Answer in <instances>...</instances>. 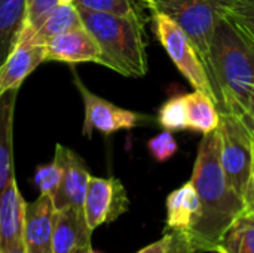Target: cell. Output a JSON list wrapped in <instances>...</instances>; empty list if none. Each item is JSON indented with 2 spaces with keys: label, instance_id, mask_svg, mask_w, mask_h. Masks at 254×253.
Wrapping results in <instances>:
<instances>
[{
  "label": "cell",
  "instance_id": "4316f807",
  "mask_svg": "<svg viewBox=\"0 0 254 253\" xmlns=\"http://www.w3.org/2000/svg\"><path fill=\"white\" fill-rule=\"evenodd\" d=\"M171 233H173V240L168 253H196L188 233H180V231H171Z\"/></svg>",
  "mask_w": 254,
  "mask_h": 253
},
{
  "label": "cell",
  "instance_id": "1f68e13d",
  "mask_svg": "<svg viewBox=\"0 0 254 253\" xmlns=\"http://www.w3.org/2000/svg\"><path fill=\"white\" fill-rule=\"evenodd\" d=\"M143 1H144L146 7H149V9L152 10V7H153V0H143Z\"/></svg>",
  "mask_w": 254,
  "mask_h": 253
},
{
  "label": "cell",
  "instance_id": "484cf974",
  "mask_svg": "<svg viewBox=\"0 0 254 253\" xmlns=\"http://www.w3.org/2000/svg\"><path fill=\"white\" fill-rule=\"evenodd\" d=\"M60 3V0H25L27 19L25 25L30 28L37 27V24Z\"/></svg>",
  "mask_w": 254,
  "mask_h": 253
},
{
  "label": "cell",
  "instance_id": "d6986e66",
  "mask_svg": "<svg viewBox=\"0 0 254 253\" xmlns=\"http://www.w3.org/2000/svg\"><path fill=\"white\" fill-rule=\"evenodd\" d=\"M188 112V130L208 134L219 127L220 115L216 103L207 94L193 91L185 95Z\"/></svg>",
  "mask_w": 254,
  "mask_h": 253
},
{
  "label": "cell",
  "instance_id": "4dcf8cb0",
  "mask_svg": "<svg viewBox=\"0 0 254 253\" xmlns=\"http://www.w3.org/2000/svg\"><path fill=\"white\" fill-rule=\"evenodd\" d=\"M92 246L91 248H74L71 253H92Z\"/></svg>",
  "mask_w": 254,
  "mask_h": 253
},
{
  "label": "cell",
  "instance_id": "6da1fadb",
  "mask_svg": "<svg viewBox=\"0 0 254 253\" xmlns=\"http://www.w3.org/2000/svg\"><path fill=\"white\" fill-rule=\"evenodd\" d=\"M190 182L201 203L199 219L189 233L190 242L196 253L216 252L223 234L246 207L243 197L232 189L223 173L217 130L204 134Z\"/></svg>",
  "mask_w": 254,
  "mask_h": 253
},
{
  "label": "cell",
  "instance_id": "44dd1931",
  "mask_svg": "<svg viewBox=\"0 0 254 253\" xmlns=\"http://www.w3.org/2000/svg\"><path fill=\"white\" fill-rule=\"evenodd\" d=\"M73 3L97 12L134 18H144L143 6H146L143 0H74Z\"/></svg>",
  "mask_w": 254,
  "mask_h": 253
},
{
  "label": "cell",
  "instance_id": "7402d4cb",
  "mask_svg": "<svg viewBox=\"0 0 254 253\" xmlns=\"http://www.w3.org/2000/svg\"><path fill=\"white\" fill-rule=\"evenodd\" d=\"M158 124L167 131L188 130V112L185 95H177L165 101L158 113Z\"/></svg>",
  "mask_w": 254,
  "mask_h": 253
},
{
  "label": "cell",
  "instance_id": "e0dca14e",
  "mask_svg": "<svg viewBox=\"0 0 254 253\" xmlns=\"http://www.w3.org/2000/svg\"><path fill=\"white\" fill-rule=\"evenodd\" d=\"M25 19V0H0V66L16 46Z\"/></svg>",
  "mask_w": 254,
  "mask_h": 253
},
{
  "label": "cell",
  "instance_id": "8992f818",
  "mask_svg": "<svg viewBox=\"0 0 254 253\" xmlns=\"http://www.w3.org/2000/svg\"><path fill=\"white\" fill-rule=\"evenodd\" d=\"M152 21L158 40L161 42L179 72L188 79L195 91L207 94L216 103L208 72L188 34L168 15L159 10H152Z\"/></svg>",
  "mask_w": 254,
  "mask_h": 253
},
{
  "label": "cell",
  "instance_id": "ac0fdd59",
  "mask_svg": "<svg viewBox=\"0 0 254 253\" xmlns=\"http://www.w3.org/2000/svg\"><path fill=\"white\" fill-rule=\"evenodd\" d=\"M83 22L73 3H58L34 28H30L33 39L37 43H46L49 39L68 30L82 27Z\"/></svg>",
  "mask_w": 254,
  "mask_h": 253
},
{
  "label": "cell",
  "instance_id": "5bb4252c",
  "mask_svg": "<svg viewBox=\"0 0 254 253\" xmlns=\"http://www.w3.org/2000/svg\"><path fill=\"white\" fill-rule=\"evenodd\" d=\"M85 213L71 207L57 210L52 246L54 253H71L74 248H91V234Z\"/></svg>",
  "mask_w": 254,
  "mask_h": 253
},
{
  "label": "cell",
  "instance_id": "e575fe53",
  "mask_svg": "<svg viewBox=\"0 0 254 253\" xmlns=\"http://www.w3.org/2000/svg\"><path fill=\"white\" fill-rule=\"evenodd\" d=\"M216 253H225V252H223V251H217V252H216Z\"/></svg>",
  "mask_w": 254,
  "mask_h": 253
},
{
  "label": "cell",
  "instance_id": "7c38bea8",
  "mask_svg": "<svg viewBox=\"0 0 254 253\" xmlns=\"http://www.w3.org/2000/svg\"><path fill=\"white\" fill-rule=\"evenodd\" d=\"M57 209L51 197L40 194L25 204L24 249L27 253H54L52 236Z\"/></svg>",
  "mask_w": 254,
  "mask_h": 253
},
{
  "label": "cell",
  "instance_id": "52a82bcc",
  "mask_svg": "<svg viewBox=\"0 0 254 253\" xmlns=\"http://www.w3.org/2000/svg\"><path fill=\"white\" fill-rule=\"evenodd\" d=\"M76 86L83 100L85 122H83L82 133L86 137H91L94 130L103 134H112L119 130H131L135 127L150 125L153 122L152 116L119 107L101 98L100 95L91 92L77 78H76Z\"/></svg>",
  "mask_w": 254,
  "mask_h": 253
},
{
  "label": "cell",
  "instance_id": "7a4b0ae2",
  "mask_svg": "<svg viewBox=\"0 0 254 253\" xmlns=\"http://www.w3.org/2000/svg\"><path fill=\"white\" fill-rule=\"evenodd\" d=\"M207 72L219 113H234L253 130L249 101L254 84V43L225 15L213 31Z\"/></svg>",
  "mask_w": 254,
  "mask_h": 253
},
{
  "label": "cell",
  "instance_id": "d4e9b609",
  "mask_svg": "<svg viewBox=\"0 0 254 253\" xmlns=\"http://www.w3.org/2000/svg\"><path fill=\"white\" fill-rule=\"evenodd\" d=\"M147 149L158 163H165L176 155L179 146L171 131L165 130L147 142Z\"/></svg>",
  "mask_w": 254,
  "mask_h": 253
},
{
  "label": "cell",
  "instance_id": "277c9868",
  "mask_svg": "<svg viewBox=\"0 0 254 253\" xmlns=\"http://www.w3.org/2000/svg\"><path fill=\"white\" fill-rule=\"evenodd\" d=\"M219 115L220 164L228 183L244 200L253 166V130L234 113Z\"/></svg>",
  "mask_w": 254,
  "mask_h": 253
},
{
  "label": "cell",
  "instance_id": "3957f363",
  "mask_svg": "<svg viewBox=\"0 0 254 253\" xmlns=\"http://www.w3.org/2000/svg\"><path fill=\"white\" fill-rule=\"evenodd\" d=\"M74 6L83 27L100 46V64L127 78H143L147 73L144 18L121 16L91 10L79 4Z\"/></svg>",
  "mask_w": 254,
  "mask_h": 253
},
{
  "label": "cell",
  "instance_id": "836d02e7",
  "mask_svg": "<svg viewBox=\"0 0 254 253\" xmlns=\"http://www.w3.org/2000/svg\"><path fill=\"white\" fill-rule=\"evenodd\" d=\"M74 0H60V3H73Z\"/></svg>",
  "mask_w": 254,
  "mask_h": 253
},
{
  "label": "cell",
  "instance_id": "d590c367",
  "mask_svg": "<svg viewBox=\"0 0 254 253\" xmlns=\"http://www.w3.org/2000/svg\"><path fill=\"white\" fill-rule=\"evenodd\" d=\"M253 130H254V128H253Z\"/></svg>",
  "mask_w": 254,
  "mask_h": 253
},
{
  "label": "cell",
  "instance_id": "9c48e42d",
  "mask_svg": "<svg viewBox=\"0 0 254 253\" xmlns=\"http://www.w3.org/2000/svg\"><path fill=\"white\" fill-rule=\"evenodd\" d=\"M54 157H57L63 166V179L52 198L55 209L61 210L64 207H71L77 212H83V201L91 177L85 161L74 151L60 143L55 146Z\"/></svg>",
  "mask_w": 254,
  "mask_h": 253
},
{
  "label": "cell",
  "instance_id": "5b68a950",
  "mask_svg": "<svg viewBox=\"0 0 254 253\" xmlns=\"http://www.w3.org/2000/svg\"><path fill=\"white\" fill-rule=\"evenodd\" d=\"M229 1L231 0H153L152 10L168 15L188 34L207 69L213 31L223 6Z\"/></svg>",
  "mask_w": 254,
  "mask_h": 253
},
{
  "label": "cell",
  "instance_id": "83f0119b",
  "mask_svg": "<svg viewBox=\"0 0 254 253\" xmlns=\"http://www.w3.org/2000/svg\"><path fill=\"white\" fill-rule=\"evenodd\" d=\"M171 240H173V233L170 231L168 234H165L162 239H159L158 242L143 248L140 252L137 253H168L170 249V245H171Z\"/></svg>",
  "mask_w": 254,
  "mask_h": 253
},
{
  "label": "cell",
  "instance_id": "f546056e",
  "mask_svg": "<svg viewBox=\"0 0 254 253\" xmlns=\"http://www.w3.org/2000/svg\"><path fill=\"white\" fill-rule=\"evenodd\" d=\"M249 112H250V118L254 122V84L252 85L250 89V101H249Z\"/></svg>",
  "mask_w": 254,
  "mask_h": 253
},
{
  "label": "cell",
  "instance_id": "30bf717a",
  "mask_svg": "<svg viewBox=\"0 0 254 253\" xmlns=\"http://www.w3.org/2000/svg\"><path fill=\"white\" fill-rule=\"evenodd\" d=\"M45 61V45L37 43L27 25L6 61L0 66V95L9 89H19L22 81Z\"/></svg>",
  "mask_w": 254,
  "mask_h": 253
},
{
  "label": "cell",
  "instance_id": "ba28073f",
  "mask_svg": "<svg viewBox=\"0 0 254 253\" xmlns=\"http://www.w3.org/2000/svg\"><path fill=\"white\" fill-rule=\"evenodd\" d=\"M129 209V200L122 182L116 177L91 176L83 201V212L88 227L95 231L98 227L115 222Z\"/></svg>",
  "mask_w": 254,
  "mask_h": 253
},
{
  "label": "cell",
  "instance_id": "ffe728a7",
  "mask_svg": "<svg viewBox=\"0 0 254 253\" xmlns=\"http://www.w3.org/2000/svg\"><path fill=\"white\" fill-rule=\"evenodd\" d=\"M217 251L225 253H254V213L244 210L235 218L223 234Z\"/></svg>",
  "mask_w": 254,
  "mask_h": 253
},
{
  "label": "cell",
  "instance_id": "4fadbf2b",
  "mask_svg": "<svg viewBox=\"0 0 254 253\" xmlns=\"http://www.w3.org/2000/svg\"><path fill=\"white\" fill-rule=\"evenodd\" d=\"M25 204L12 176L0 195V253L24 248Z\"/></svg>",
  "mask_w": 254,
  "mask_h": 253
},
{
  "label": "cell",
  "instance_id": "cb8c5ba5",
  "mask_svg": "<svg viewBox=\"0 0 254 253\" xmlns=\"http://www.w3.org/2000/svg\"><path fill=\"white\" fill-rule=\"evenodd\" d=\"M61 179H63V166L57 157H54V160L49 164H43L36 169L34 183L39 188L40 194L43 195L54 198L60 188Z\"/></svg>",
  "mask_w": 254,
  "mask_h": 253
},
{
  "label": "cell",
  "instance_id": "603a6c76",
  "mask_svg": "<svg viewBox=\"0 0 254 253\" xmlns=\"http://www.w3.org/2000/svg\"><path fill=\"white\" fill-rule=\"evenodd\" d=\"M228 16L254 43V0H231L222 9Z\"/></svg>",
  "mask_w": 254,
  "mask_h": 253
},
{
  "label": "cell",
  "instance_id": "2e32d148",
  "mask_svg": "<svg viewBox=\"0 0 254 253\" xmlns=\"http://www.w3.org/2000/svg\"><path fill=\"white\" fill-rule=\"evenodd\" d=\"M18 89L0 95V195L13 176V112Z\"/></svg>",
  "mask_w": 254,
  "mask_h": 253
},
{
  "label": "cell",
  "instance_id": "d6a6232c",
  "mask_svg": "<svg viewBox=\"0 0 254 253\" xmlns=\"http://www.w3.org/2000/svg\"><path fill=\"white\" fill-rule=\"evenodd\" d=\"M6 253H27V252H25V249H24V248H21V249H16V251H10V252H6Z\"/></svg>",
  "mask_w": 254,
  "mask_h": 253
},
{
  "label": "cell",
  "instance_id": "9a60e30c",
  "mask_svg": "<svg viewBox=\"0 0 254 253\" xmlns=\"http://www.w3.org/2000/svg\"><path fill=\"white\" fill-rule=\"evenodd\" d=\"M199 215V197L190 180L167 197V230L189 234L195 228Z\"/></svg>",
  "mask_w": 254,
  "mask_h": 253
},
{
  "label": "cell",
  "instance_id": "f1b7e54d",
  "mask_svg": "<svg viewBox=\"0 0 254 253\" xmlns=\"http://www.w3.org/2000/svg\"><path fill=\"white\" fill-rule=\"evenodd\" d=\"M244 210L254 213V130H253V166H252V174L249 179V185L244 194Z\"/></svg>",
  "mask_w": 254,
  "mask_h": 253
},
{
  "label": "cell",
  "instance_id": "8fae6325",
  "mask_svg": "<svg viewBox=\"0 0 254 253\" xmlns=\"http://www.w3.org/2000/svg\"><path fill=\"white\" fill-rule=\"evenodd\" d=\"M45 61L100 64L101 51L92 34L82 25L49 39L45 43Z\"/></svg>",
  "mask_w": 254,
  "mask_h": 253
}]
</instances>
